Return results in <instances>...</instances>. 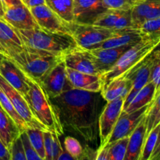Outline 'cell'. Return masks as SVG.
<instances>
[{
	"label": "cell",
	"mask_w": 160,
	"mask_h": 160,
	"mask_svg": "<svg viewBox=\"0 0 160 160\" xmlns=\"http://www.w3.org/2000/svg\"><path fill=\"white\" fill-rule=\"evenodd\" d=\"M102 98L101 92L71 88L50 100L63 130L92 142L98 133V118L103 109Z\"/></svg>",
	"instance_id": "obj_1"
},
{
	"label": "cell",
	"mask_w": 160,
	"mask_h": 160,
	"mask_svg": "<svg viewBox=\"0 0 160 160\" xmlns=\"http://www.w3.org/2000/svg\"><path fill=\"white\" fill-rule=\"evenodd\" d=\"M26 48L52 56H62L78 48L69 33L51 32L39 29L17 31Z\"/></svg>",
	"instance_id": "obj_2"
},
{
	"label": "cell",
	"mask_w": 160,
	"mask_h": 160,
	"mask_svg": "<svg viewBox=\"0 0 160 160\" xmlns=\"http://www.w3.org/2000/svg\"><path fill=\"white\" fill-rule=\"evenodd\" d=\"M25 75L29 91L24 98L28 101L33 114L48 131L56 133L59 137L62 136L64 130L48 95L38 81Z\"/></svg>",
	"instance_id": "obj_3"
},
{
	"label": "cell",
	"mask_w": 160,
	"mask_h": 160,
	"mask_svg": "<svg viewBox=\"0 0 160 160\" xmlns=\"http://www.w3.org/2000/svg\"><path fill=\"white\" fill-rule=\"evenodd\" d=\"M159 41L160 37L145 38L128 48L110 70L102 74L103 86L114 78L124 74L139 62L143 60L153 51Z\"/></svg>",
	"instance_id": "obj_4"
},
{
	"label": "cell",
	"mask_w": 160,
	"mask_h": 160,
	"mask_svg": "<svg viewBox=\"0 0 160 160\" xmlns=\"http://www.w3.org/2000/svg\"><path fill=\"white\" fill-rule=\"evenodd\" d=\"M9 59L25 74L39 82L63 57L44 55L24 46L20 52L13 55Z\"/></svg>",
	"instance_id": "obj_5"
},
{
	"label": "cell",
	"mask_w": 160,
	"mask_h": 160,
	"mask_svg": "<svg viewBox=\"0 0 160 160\" xmlns=\"http://www.w3.org/2000/svg\"><path fill=\"white\" fill-rule=\"evenodd\" d=\"M69 33L76 42L80 48L92 50L112 37L116 31L97 26L93 23H79L76 22L67 23Z\"/></svg>",
	"instance_id": "obj_6"
},
{
	"label": "cell",
	"mask_w": 160,
	"mask_h": 160,
	"mask_svg": "<svg viewBox=\"0 0 160 160\" xmlns=\"http://www.w3.org/2000/svg\"><path fill=\"white\" fill-rule=\"evenodd\" d=\"M0 87L9 97L14 109H16L19 116L24 120L28 128L32 129H38L43 131H48V129L34 117L24 96L21 95L18 91L14 89L1 75H0Z\"/></svg>",
	"instance_id": "obj_7"
},
{
	"label": "cell",
	"mask_w": 160,
	"mask_h": 160,
	"mask_svg": "<svg viewBox=\"0 0 160 160\" xmlns=\"http://www.w3.org/2000/svg\"><path fill=\"white\" fill-rule=\"evenodd\" d=\"M124 98H119L106 102L98 118V135L100 146H106L113 128L123 111Z\"/></svg>",
	"instance_id": "obj_8"
},
{
	"label": "cell",
	"mask_w": 160,
	"mask_h": 160,
	"mask_svg": "<svg viewBox=\"0 0 160 160\" xmlns=\"http://www.w3.org/2000/svg\"><path fill=\"white\" fill-rule=\"evenodd\" d=\"M66 69L67 67L62 59L39 81L49 98H55L73 88L67 79Z\"/></svg>",
	"instance_id": "obj_9"
},
{
	"label": "cell",
	"mask_w": 160,
	"mask_h": 160,
	"mask_svg": "<svg viewBox=\"0 0 160 160\" xmlns=\"http://www.w3.org/2000/svg\"><path fill=\"white\" fill-rule=\"evenodd\" d=\"M151 66L152 55L150 53L143 60L139 62L137 65L123 74L131 82V89L123 102V110L128 107L136 94L149 82Z\"/></svg>",
	"instance_id": "obj_10"
},
{
	"label": "cell",
	"mask_w": 160,
	"mask_h": 160,
	"mask_svg": "<svg viewBox=\"0 0 160 160\" xmlns=\"http://www.w3.org/2000/svg\"><path fill=\"white\" fill-rule=\"evenodd\" d=\"M150 105V104H149ZM149 105L131 112H122L113 128L107 145L126 137H130L145 117Z\"/></svg>",
	"instance_id": "obj_11"
},
{
	"label": "cell",
	"mask_w": 160,
	"mask_h": 160,
	"mask_svg": "<svg viewBox=\"0 0 160 160\" xmlns=\"http://www.w3.org/2000/svg\"><path fill=\"white\" fill-rule=\"evenodd\" d=\"M30 10L42 29L51 32L69 33L67 22L52 10L46 4L30 8Z\"/></svg>",
	"instance_id": "obj_12"
},
{
	"label": "cell",
	"mask_w": 160,
	"mask_h": 160,
	"mask_svg": "<svg viewBox=\"0 0 160 160\" xmlns=\"http://www.w3.org/2000/svg\"><path fill=\"white\" fill-rule=\"evenodd\" d=\"M3 20L17 31L40 28L30 9L24 3L5 9Z\"/></svg>",
	"instance_id": "obj_13"
},
{
	"label": "cell",
	"mask_w": 160,
	"mask_h": 160,
	"mask_svg": "<svg viewBox=\"0 0 160 160\" xmlns=\"http://www.w3.org/2000/svg\"><path fill=\"white\" fill-rule=\"evenodd\" d=\"M131 46L133 45H124L116 48H95L88 51L95 68L102 75L110 70L122 55Z\"/></svg>",
	"instance_id": "obj_14"
},
{
	"label": "cell",
	"mask_w": 160,
	"mask_h": 160,
	"mask_svg": "<svg viewBox=\"0 0 160 160\" xmlns=\"http://www.w3.org/2000/svg\"><path fill=\"white\" fill-rule=\"evenodd\" d=\"M103 0H73V22L93 23L95 19L106 10Z\"/></svg>",
	"instance_id": "obj_15"
},
{
	"label": "cell",
	"mask_w": 160,
	"mask_h": 160,
	"mask_svg": "<svg viewBox=\"0 0 160 160\" xmlns=\"http://www.w3.org/2000/svg\"><path fill=\"white\" fill-rule=\"evenodd\" d=\"M0 47L8 58L20 52L24 47L17 30L0 19Z\"/></svg>",
	"instance_id": "obj_16"
},
{
	"label": "cell",
	"mask_w": 160,
	"mask_h": 160,
	"mask_svg": "<svg viewBox=\"0 0 160 160\" xmlns=\"http://www.w3.org/2000/svg\"><path fill=\"white\" fill-rule=\"evenodd\" d=\"M0 75L21 95H28L29 86L26 75L9 58H6L0 66Z\"/></svg>",
	"instance_id": "obj_17"
},
{
	"label": "cell",
	"mask_w": 160,
	"mask_h": 160,
	"mask_svg": "<svg viewBox=\"0 0 160 160\" xmlns=\"http://www.w3.org/2000/svg\"><path fill=\"white\" fill-rule=\"evenodd\" d=\"M66 67L77 71L90 74L101 75L94 65L88 50L79 47L72 50L63 56Z\"/></svg>",
	"instance_id": "obj_18"
},
{
	"label": "cell",
	"mask_w": 160,
	"mask_h": 160,
	"mask_svg": "<svg viewBox=\"0 0 160 160\" xmlns=\"http://www.w3.org/2000/svg\"><path fill=\"white\" fill-rule=\"evenodd\" d=\"M67 76L73 88L99 92L102 89V75L82 73L67 67Z\"/></svg>",
	"instance_id": "obj_19"
},
{
	"label": "cell",
	"mask_w": 160,
	"mask_h": 160,
	"mask_svg": "<svg viewBox=\"0 0 160 160\" xmlns=\"http://www.w3.org/2000/svg\"><path fill=\"white\" fill-rule=\"evenodd\" d=\"M160 17V0H142L131 9L133 28L139 27L147 20Z\"/></svg>",
	"instance_id": "obj_20"
},
{
	"label": "cell",
	"mask_w": 160,
	"mask_h": 160,
	"mask_svg": "<svg viewBox=\"0 0 160 160\" xmlns=\"http://www.w3.org/2000/svg\"><path fill=\"white\" fill-rule=\"evenodd\" d=\"M144 38L145 37L139 29L128 28L116 31L112 37L102 42L96 48H116L124 45H134Z\"/></svg>",
	"instance_id": "obj_21"
},
{
	"label": "cell",
	"mask_w": 160,
	"mask_h": 160,
	"mask_svg": "<svg viewBox=\"0 0 160 160\" xmlns=\"http://www.w3.org/2000/svg\"><path fill=\"white\" fill-rule=\"evenodd\" d=\"M131 89V82L124 75L116 78L102 87L101 91L103 99L108 102L119 98H125Z\"/></svg>",
	"instance_id": "obj_22"
},
{
	"label": "cell",
	"mask_w": 160,
	"mask_h": 160,
	"mask_svg": "<svg viewBox=\"0 0 160 160\" xmlns=\"http://www.w3.org/2000/svg\"><path fill=\"white\" fill-rule=\"evenodd\" d=\"M146 120L145 116L138 126L130 135L123 160H138L146 137Z\"/></svg>",
	"instance_id": "obj_23"
},
{
	"label": "cell",
	"mask_w": 160,
	"mask_h": 160,
	"mask_svg": "<svg viewBox=\"0 0 160 160\" xmlns=\"http://www.w3.org/2000/svg\"><path fill=\"white\" fill-rule=\"evenodd\" d=\"M21 132L7 112L0 106V139L9 150L12 142Z\"/></svg>",
	"instance_id": "obj_24"
},
{
	"label": "cell",
	"mask_w": 160,
	"mask_h": 160,
	"mask_svg": "<svg viewBox=\"0 0 160 160\" xmlns=\"http://www.w3.org/2000/svg\"><path fill=\"white\" fill-rule=\"evenodd\" d=\"M156 94V88L154 84L149 81L145 86H144L134 96L128 107L122 112H131L148 106L152 102Z\"/></svg>",
	"instance_id": "obj_25"
},
{
	"label": "cell",
	"mask_w": 160,
	"mask_h": 160,
	"mask_svg": "<svg viewBox=\"0 0 160 160\" xmlns=\"http://www.w3.org/2000/svg\"><path fill=\"white\" fill-rule=\"evenodd\" d=\"M45 4L65 22H73V0H45Z\"/></svg>",
	"instance_id": "obj_26"
},
{
	"label": "cell",
	"mask_w": 160,
	"mask_h": 160,
	"mask_svg": "<svg viewBox=\"0 0 160 160\" xmlns=\"http://www.w3.org/2000/svg\"><path fill=\"white\" fill-rule=\"evenodd\" d=\"M0 106L7 112L8 115L12 118V120L16 123L20 132H24L29 128L27 123L24 122V120L17 113V112L12 106V102H11L10 99L1 87H0Z\"/></svg>",
	"instance_id": "obj_27"
},
{
	"label": "cell",
	"mask_w": 160,
	"mask_h": 160,
	"mask_svg": "<svg viewBox=\"0 0 160 160\" xmlns=\"http://www.w3.org/2000/svg\"><path fill=\"white\" fill-rule=\"evenodd\" d=\"M146 136L160 123V92L149 105L146 114Z\"/></svg>",
	"instance_id": "obj_28"
},
{
	"label": "cell",
	"mask_w": 160,
	"mask_h": 160,
	"mask_svg": "<svg viewBox=\"0 0 160 160\" xmlns=\"http://www.w3.org/2000/svg\"><path fill=\"white\" fill-rule=\"evenodd\" d=\"M64 149L74 160H87L89 158L88 151L84 149L79 141L73 137L65 138Z\"/></svg>",
	"instance_id": "obj_29"
},
{
	"label": "cell",
	"mask_w": 160,
	"mask_h": 160,
	"mask_svg": "<svg viewBox=\"0 0 160 160\" xmlns=\"http://www.w3.org/2000/svg\"><path fill=\"white\" fill-rule=\"evenodd\" d=\"M124 11L120 9H106L95 19L93 24L114 31L119 18Z\"/></svg>",
	"instance_id": "obj_30"
},
{
	"label": "cell",
	"mask_w": 160,
	"mask_h": 160,
	"mask_svg": "<svg viewBox=\"0 0 160 160\" xmlns=\"http://www.w3.org/2000/svg\"><path fill=\"white\" fill-rule=\"evenodd\" d=\"M25 132L28 135L31 146L37 152L38 154L45 160V141L43 131L28 128Z\"/></svg>",
	"instance_id": "obj_31"
},
{
	"label": "cell",
	"mask_w": 160,
	"mask_h": 160,
	"mask_svg": "<svg viewBox=\"0 0 160 160\" xmlns=\"http://www.w3.org/2000/svg\"><path fill=\"white\" fill-rule=\"evenodd\" d=\"M159 125L160 123L145 137L143 147H142L138 160H149L153 149H154L155 145H156V139H157L158 133H159Z\"/></svg>",
	"instance_id": "obj_32"
},
{
	"label": "cell",
	"mask_w": 160,
	"mask_h": 160,
	"mask_svg": "<svg viewBox=\"0 0 160 160\" xmlns=\"http://www.w3.org/2000/svg\"><path fill=\"white\" fill-rule=\"evenodd\" d=\"M129 137L117 140L112 143L109 144V160H123L126 153Z\"/></svg>",
	"instance_id": "obj_33"
},
{
	"label": "cell",
	"mask_w": 160,
	"mask_h": 160,
	"mask_svg": "<svg viewBox=\"0 0 160 160\" xmlns=\"http://www.w3.org/2000/svg\"><path fill=\"white\" fill-rule=\"evenodd\" d=\"M151 55L152 66L149 81H151L156 88V97L160 92V55L153 52H152Z\"/></svg>",
	"instance_id": "obj_34"
},
{
	"label": "cell",
	"mask_w": 160,
	"mask_h": 160,
	"mask_svg": "<svg viewBox=\"0 0 160 160\" xmlns=\"http://www.w3.org/2000/svg\"><path fill=\"white\" fill-rule=\"evenodd\" d=\"M138 29L145 38L160 37V17L144 22Z\"/></svg>",
	"instance_id": "obj_35"
},
{
	"label": "cell",
	"mask_w": 160,
	"mask_h": 160,
	"mask_svg": "<svg viewBox=\"0 0 160 160\" xmlns=\"http://www.w3.org/2000/svg\"><path fill=\"white\" fill-rule=\"evenodd\" d=\"M142 0H103V6L106 9L131 10Z\"/></svg>",
	"instance_id": "obj_36"
},
{
	"label": "cell",
	"mask_w": 160,
	"mask_h": 160,
	"mask_svg": "<svg viewBox=\"0 0 160 160\" xmlns=\"http://www.w3.org/2000/svg\"><path fill=\"white\" fill-rule=\"evenodd\" d=\"M9 152H10V160H27L20 136H19L12 142L9 148Z\"/></svg>",
	"instance_id": "obj_37"
},
{
	"label": "cell",
	"mask_w": 160,
	"mask_h": 160,
	"mask_svg": "<svg viewBox=\"0 0 160 160\" xmlns=\"http://www.w3.org/2000/svg\"><path fill=\"white\" fill-rule=\"evenodd\" d=\"M20 136V138H21L23 148H24L27 160H44L38 154L37 152L33 148V147L31 146L26 132H25V131L24 132H22Z\"/></svg>",
	"instance_id": "obj_38"
},
{
	"label": "cell",
	"mask_w": 160,
	"mask_h": 160,
	"mask_svg": "<svg viewBox=\"0 0 160 160\" xmlns=\"http://www.w3.org/2000/svg\"><path fill=\"white\" fill-rule=\"evenodd\" d=\"M45 141V160H52V133L43 131Z\"/></svg>",
	"instance_id": "obj_39"
},
{
	"label": "cell",
	"mask_w": 160,
	"mask_h": 160,
	"mask_svg": "<svg viewBox=\"0 0 160 160\" xmlns=\"http://www.w3.org/2000/svg\"><path fill=\"white\" fill-rule=\"evenodd\" d=\"M62 150L63 148L59 141V137L56 133H52V160H59Z\"/></svg>",
	"instance_id": "obj_40"
},
{
	"label": "cell",
	"mask_w": 160,
	"mask_h": 160,
	"mask_svg": "<svg viewBox=\"0 0 160 160\" xmlns=\"http://www.w3.org/2000/svg\"><path fill=\"white\" fill-rule=\"evenodd\" d=\"M93 160H109V145L99 147L94 156Z\"/></svg>",
	"instance_id": "obj_41"
},
{
	"label": "cell",
	"mask_w": 160,
	"mask_h": 160,
	"mask_svg": "<svg viewBox=\"0 0 160 160\" xmlns=\"http://www.w3.org/2000/svg\"><path fill=\"white\" fill-rule=\"evenodd\" d=\"M149 160H160V125L156 145H155L154 149H153Z\"/></svg>",
	"instance_id": "obj_42"
},
{
	"label": "cell",
	"mask_w": 160,
	"mask_h": 160,
	"mask_svg": "<svg viewBox=\"0 0 160 160\" xmlns=\"http://www.w3.org/2000/svg\"><path fill=\"white\" fill-rule=\"evenodd\" d=\"M0 160H10V152L0 139Z\"/></svg>",
	"instance_id": "obj_43"
},
{
	"label": "cell",
	"mask_w": 160,
	"mask_h": 160,
	"mask_svg": "<svg viewBox=\"0 0 160 160\" xmlns=\"http://www.w3.org/2000/svg\"><path fill=\"white\" fill-rule=\"evenodd\" d=\"M2 5L3 6V9H9V8L12 7V6H17V5H20L21 3H23V2L22 0H0Z\"/></svg>",
	"instance_id": "obj_44"
},
{
	"label": "cell",
	"mask_w": 160,
	"mask_h": 160,
	"mask_svg": "<svg viewBox=\"0 0 160 160\" xmlns=\"http://www.w3.org/2000/svg\"><path fill=\"white\" fill-rule=\"evenodd\" d=\"M23 3L30 9L34 6L45 4V0H24Z\"/></svg>",
	"instance_id": "obj_45"
},
{
	"label": "cell",
	"mask_w": 160,
	"mask_h": 160,
	"mask_svg": "<svg viewBox=\"0 0 160 160\" xmlns=\"http://www.w3.org/2000/svg\"><path fill=\"white\" fill-rule=\"evenodd\" d=\"M59 160H74V159H73V158H72L71 156H70V155H69L68 153L66 152V150L63 148L62 154H61V156H59Z\"/></svg>",
	"instance_id": "obj_46"
},
{
	"label": "cell",
	"mask_w": 160,
	"mask_h": 160,
	"mask_svg": "<svg viewBox=\"0 0 160 160\" xmlns=\"http://www.w3.org/2000/svg\"><path fill=\"white\" fill-rule=\"evenodd\" d=\"M4 9H3V6L2 5L1 2H0V19L1 20H3V17H4Z\"/></svg>",
	"instance_id": "obj_47"
},
{
	"label": "cell",
	"mask_w": 160,
	"mask_h": 160,
	"mask_svg": "<svg viewBox=\"0 0 160 160\" xmlns=\"http://www.w3.org/2000/svg\"><path fill=\"white\" fill-rule=\"evenodd\" d=\"M153 52L155 53H157V54H159L160 55V41L159 43L157 44V45H156V47H155V48L153 49Z\"/></svg>",
	"instance_id": "obj_48"
},
{
	"label": "cell",
	"mask_w": 160,
	"mask_h": 160,
	"mask_svg": "<svg viewBox=\"0 0 160 160\" xmlns=\"http://www.w3.org/2000/svg\"><path fill=\"white\" fill-rule=\"evenodd\" d=\"M6 58H7V56H6V55L2 52L0 51V66H1V64L2 63L3 60H4Z\"/></svg>",
	"instance_id": "obj_49"
},
{
	"label": "cell",
	"mask_w": 160,
	"mask_h": 160,
	"mask_svg": "<svg viewBox=\"0 0 160 160\" xmlns=\"http://www.w3.org/2000/svg\"><path fill=\"white\" fill-rule=\"evenodd\" d=\"M0 51H1V52H2V48H1V47H0ZM3 53H4V52H3Z\"/></svg>",
	"instance_id": "obj_50"
},
{
	"label": "cell",
	"mask_w": 160,
	"mask_h": 160,
	"mask_svg": "<svg viewBox=\"0 0 160 160\" xmlns=\"http://www.w3.org/2000/svg\"><path fill=\"white\" fill-rule=\"evenodd\" d=\"M22 1H23V2H24V0H22Z\"/></svg>",
	"instance_id": "obj_51"
}]
</instances>
